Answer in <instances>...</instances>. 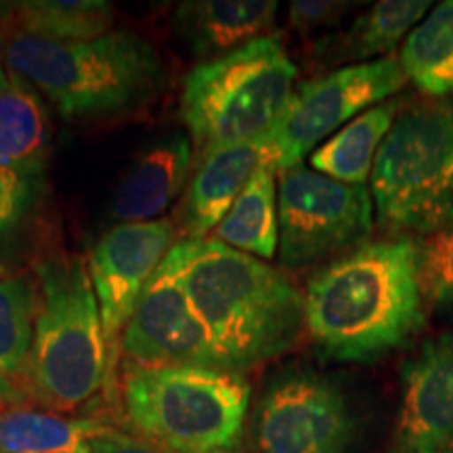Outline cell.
I'll list each match as a JSON object with an SVG mask.
<instances>
[{
	"label": "cell",
	"mask_w": 453,
	"mask_h": 453,
	"mask_svg": "<svg viewBox=\"0 0 453 453\" xmlns=\"http://www.w3.org/2000/svg\"><path fill=\"white\" fill-rule=\"evenodd\" d=\"M424 248L413 237L365 242L321 267L304 290V327L326 357L372 364L426 324Z\"/></svg>",
	"instance_id": "obj_1"
},
{
	"label": "cell",
	"mask_w": 453,
	"mask_h": 453,
	"mask_svg": "<svg viewBox=\"0 0 453 453\" xmlns=\"http://www.w3.org/2000/svg\"><path fill=\"white\" fill-rule=\"evenodd\" d=\"M170 257L226 370L280 357L307 330L304 294L267 260L214 237L179 240Z\"/></svg>",
	"instance_id": "obj_2"
},
{
	"label": "cell",
	"mask_w": 453,
	"mask_h": 453,
	"mask_svg": "<svg viewBox=\"0 0 453 453\" xmlns=\"http://www.w3.org/2000/svg\"><path fill=\"white\" fill-rule=\"evenodd\" d=\"M0 61L65 120H116L143 111L166 87L157 47L133 30L87 42H59L19 32Z\"/></svg>",
	"instance_id": "obj_3"
},
{
	"label": "cell",
	"mask_w": 453,
	"mask_h": 453,
	"mask_svg": "<svg viewBox=\"0 0 453 453\" xmlns=\"http://www.w3.org/2000/svg\"><path fill=\"white\" fill-rule=\"evenodd\" d=\"M34 277L38 313L27 395L49 411H76L99 395L113 361L88 263L78 254H49L34 263Z\"/></svg>",
	"instance_id": "obj_4"
},
{
	"label": "cell",
	"mask_w": 453,
	"mask_h": 453,
	"mask_svg": "<svg viewBox=\"0 0 453 453\" xmlns=\"http://www.w3.org/2000/svg\"><path fill=\"white\" fill-rule=\"evenodd\" d=\"M296 76L280 34L197 64L180 93V120L197 157L269 137L290 105Z\"/></svg>",
	"instance_id": "obj_5"
},
{
	"label": "cell",
	"mask_w": 453,
	"mask_h": 453,
	"mask_svg": "<svg viewBox=\"0 0 453 453\" xmlns=\"http://www.w3.org/2000/svg\"><path fill=\"white\" fill-rule=\"evenodd\" d=\"M122 401L141 439L168 453H229L243 434V373L197 365H124Z\"/></svg>",
	"instance_id": "obj_6"
},
{
	"label": "cell",
	"mask_w": 453,
	"mask_h": 453,
	"mask_svg": "<svg viewBox=\"0 0 453 453\" xmlns=\"http://www.w3.org/2000/svg\"><path fill=\"white\" fill-rule=\"evenodd\" d=\"M376 220L399 237L453 231V97L403 107L370 174Z\"/></svg>",
	"instance_id": "obj_7"
},
{
	"label": "cell",
	"mask_w": 453,
	"mask_h": 453,
	"mask_svg": "<svg viewBox=\"0 0 453 453\" xmlns=\"http://www.w3.org/2000/svg\"><path fill=\"white\" fill-rule=\"evenodd\" d=\"M280 263L300 271L357 250L372 234L373 202L365 185H349L296 164L277 177Z\"/></svg>",
	"instance_id": "obj_8"
},
{
	"label": "cell",
	"mask_w": 453,
	"mask_h": 453,
	"mask_svg": "<svg viewBox=\"0 0 453 453\" xmlns=\"http://www.w3.org/2000/svg\"><path fill=\"white\" fill-rule=\"evenodd\" d=\"M407 76L399 59L342 65L326 76L311 78L294 90L290 105L269 134L280 173L303 164L321 143L353 122L357 116L380 105L405 87Z\"/></svg>",
	"instance_id": "obj_9"
},
{
	"label": "cell",
	"mask_w": 453,
	"mask_h": 453,
	"mask_svg": "<svg viewBox=\"0 0 453 453\" xmlns=\"http://www.w3.org/2000/svg\"><path fill=\"white\" fill-rule=\"evenodd\" d=\"M258 453H349L355 418L336 384L313 372H286L269 382L252 424Z\"/></svg>",
	"instance_id": "obj_10"
},
{
	"label": "cell",
	"mask_w": 453,
	"mask_h": 453,
	"mask_svg": "<svg viewBox=\"0 0 453 453\" xmlns=\"http://www.w3.org/2000/svg\"><path fill=\"white\" fill-rule=\"evenodd\" d=\"M120 353L124 365H197L226 370L180 286L170 252L147 283L137 309L124 327Z\"/></svg>",
	"instance_id": "obj_11"
},
{
	"label": "cell",
	"mask_w": 453,
	"mask_h": 453,
	"mask_svg": "<svg viewBox=\"0 0 453 453\" xmlns=\"http://www.w3.org/2000/svg\"><path fill=\"white\" fill-rule=\"evenodd\" d=\"M177 235L174 219L166 217L150 223H118L107 229L90 250L88 273L97 294L111 359L120 349L124 327L137 309L147 283L179 242Z\"/></svg>",
	"instance_id": "obj_12"
},
{
	"label": "cell",
	"mask_w": 453,
	"mask_h": 453,
	"mask_svg": "<svg viewBox=\"0 0 453 453\" xmlns=\"http://www.w3.org/2000/svg\"><path fill=\"white\" fill-rule=\"evenodd\" d=\"M387 453H453V332L428 338L401 367Z\"/></svg>",
	"instance_id": "obj_13"
},
{
	"label": "cell",
	"mask_w": 453,
	"mask_h": 453,
	"mask_svg": "<svg viewBox=\"0 0 453 453\" xmlns=\"http://www.w3.org/2000/svg\"><path fill=\"white\" fill-rule=\"evenodd\" d=\"M263 166H275L280 173V160L267 137L220 147L197 157L174 217L180 240L211 237Z\"/></svg>",
	"instance_id": "obj_14"
},
{
	"label": "cell",
	"mask_w": 453,
	"mask_h": 453,
	"mask_svg": "<svg viewBox=\"0 0 453 453\" xmlns=\"http://www.w3.org/2000/svg\"><path fill=\"white\" fill-rule=\"evenodd\" d=\"M194 143L185 134H173L134 157L118 185L111 217L120 223H150L185 194L194 173Z\"/></svg>",
	"instance_id": "obj_15"
},
{
	"label": "cell",
	"mask_w": 453,
	"mask_h": 453,
	"mask_svg": "<svg viewBox=\"0 0 453 453\" xmlns=\"http://www.w3.org/2000/svg\"><path fill=\"white\" fill-rule=\"evenodd\" d=\"M275 17V0H189L174 9L173 27L191 53L211 61L269 36Z\"/></svg>",
	"instance_id": "obj_16"
},
{
	"label": "cell",
	"mask_w": 453,
	"mask_h": 453,
	"mask_svg": "<svg viewBox=\"0 0 453 453\" xmlns=\"http://www.w3.org/2000/svg\"><path fill=\"white\" fill-rule=\"evenodd\" d=\"M430 7V0H382L372 4L347 30L321 38L315 44V57L326 65L344 61L357 65L390 57Z\"/></svg>",
	"instance_id": "obj_17"
},
{
	"label": "cell",
	"mask_w": 453,
	"mask_h": 453,
	"mask_svg": "<svg viewBox=\"0 0 453 453\" xmlns=\"http://www.w3.org/2000/svg\"><path fill=\"white\" fill-rule=\"evenodd\" d=\"M50 118L41 95L19 78L0 88V164L44 180L50 154Z\"/></svg>",
	"instance_id": "obj_18"
},
{
	"label": "cell",
	"mask_w": 453,
	"mask_h": 453,
	"mask_svg": "<svg viewBox=\"0 0 453 453\" xmlns=\"http://www.w3.org/2000/svg\"><path fill=\"white\" fill-rule=\"evenodd\" d=\"M399 99H388L357 116L311 154V168L349 185L370 180L373 160L399 116Z\"/></svg>",
	"instance_id": "obj_19"
},
{
	"label": "cell",
	"mask_w": 453,
	"mask_h": 453,
	"mask_svg": "<svg viewBox=\"0 0 453 453\" xmlns=\"http://www.w3.org/2000/svg\"><path fill=\"white\" fill-rule=\"evenodd\" d=\"M277 174L275 166L260 168L211 237L260 260L273 258L280 246Z\"/></svg>",
	"instance_id": "obj_20"
},
{
	"label": "cell",
	"mask_w": 453,
	"mask_h": 453,
	"mask_svg": "<svg viewBox=\"0 0 453 453\" xmlns=\"http://www.w3.org/2000/svg\"><path fill=\"white\" fill-rule=\"evenodd\" d=\"M105 428L88 418L4 407L0 410V453H93L90 443Z\"/></svg>",
	"instance_id": "obj_21"
},
{
	"label": "cell",
	"mask_w": 453,
	"mask_h": 453,
	"mask_svg": "<svg viewBox=\"0 0 453 453\" xmlns=\"http://www.w3.org/2000/svg\"><path fill=\"white\" fill-rule=\"evenodd\" d=\"M399 64L430 97H453V0H443L407 34Z\"/></svg>",
	"instance_id": "obj_22"
},
{
	"label": "cell",
	"mask_w": 453,
	"mask_h": 453,
	"mask_svg": "<svg viewBox=\"0 0 453 453\" xmlns=\"http://www.w3.org/2000/svg\"><path fill=\"white\" fill-rule=\"evenodd\" d=\"M116 9L105 0H21L19 32L59 42H87L113 30Z\"/></svg>",
	"instance_id": "obj_23"
},
{
	"label": "cell",
	"mask_w": 453,
	"mask_h": 453,
	"mask_svg": "<svg viewBox=\"0 0 453 453\" xmlns=\"http://www.w3.org/2000/svg\"><path fill=\"white\" fill-rule=\"evenodd\" d=\"M36 313L38 283L34 273L0 271V376L24 378Z\"/></svg>",
	"instance_id": "obj_24"
},
{
	"label": "cell",
	"mask_w": 453,
	"mask_h": 453,
	"mask_svg": "<svg viewBox=\"0 0 453 453\" xmlns=\"http://www.w3.org/2000/svg\"><path fill=\"white\" fill-rule=\"evenodd\" d=\"M44 180L30 179L0 164V257L15 246L26 231Z\"/></svg>",
	"instance_id": "obj_25"
},
{
	"label": "cell",
	"mask_w": 453,
	"mask_h": 453,
	"mask_svg": "<svg viewBox=\"0 0 453 453\" xmlns=\"http://www.w3.org/2000/svg\"><path fill=\"white\" fill-rule=\"evenodd\" d=\"M424 290L430 303L453 304V231L424 250Z\"/></svg>",
	"instance_id": "obj_26"
},
{
	"label": "cell",
	"mask_w": 453,
	"mask_h": 453,
	"mask_svg": "<svg viewBox=\"0 0 453 453\" xmlns=\"http://www.w3.org/2000/svg\"><path fill=\"white\" fill-rule=\"evenodd\" d=\"M350 7H353L350 3H334V0H296L290 4L288 21L292 30L311 34L319 27L336 26Z\"/></svg>",
	"instance_id": "obj_27"
},
{
	"label": "cell",
	"mask_w": 453,
	"mask_h": 453,
	"mask_svg": "<svg viewBox=\"0 0 453 453\" xmlns=\"http://www.w3.org/2000/svg\"><path fill=\"white\" fill-rule=\"evenodd\" d=\"M93 453H168L160 447L147 443L145 439L134 437V434H124L120 430L107 426L99 437L90 443Z\"/></svg>",
	"instance_id": "obj_28"
},
{
	"label": "cell",
	"mask_w": 453,
	"mask_h": 453,
	"mask_svg": "<svg viewBox=\"0 0 453 453\" xmlns=\"http://www.w3.org/2000/svg\"><path fill=\"white\" fill-rule=\"evenodd\" d=\"M19 30V3L0 0V55Z\"/></svg>",
	"instance_id": "obj_29"
},
{
	"label": "cell",
	"mask_w": 453,
	"mask_h": 453,
	"mask_svg": "<svg viewBox=\"0 0 453 453\" xmlns=\"http://www.w3.org/2000/svg\"><path fill=\"white\" fill-rule=\"evenodd\" d=\"M19 399V393L11 387L9 378L0 376V410H4V405L13 403V401Z\"/></svg>",
	"instance_id": "obj_30"
},
{
	"label": "cell",
	"mask_w": 453,
	"mask_h": 453,
	"mask_svg": "<svg viewBox=\"0 0 453 453\" xmlns=\"http://www.w3.org/2000/svg\"><path fill=\"white\" fill-rule=\"evenodd\" d=\"M9 82H11V73L7 72V67L3 65V61H0V88L7 87Z\"/></svg>",
	"instance_id": "obj_31"
},
{
	"label": "cell",
	"mask_w": 453,
	"mask_h": 453,
	"mask_svg": "<svg viewBox=\"0 0 453 453\" xmlns=\"http://www.w3.org/2000/svg\"><path fill=\"white\" fill-rule=\"evenodd\" d=\"M229 453H237V451H229Z\"/></svg>",
	"instance_id": "obj_32"
}]
</instances>
